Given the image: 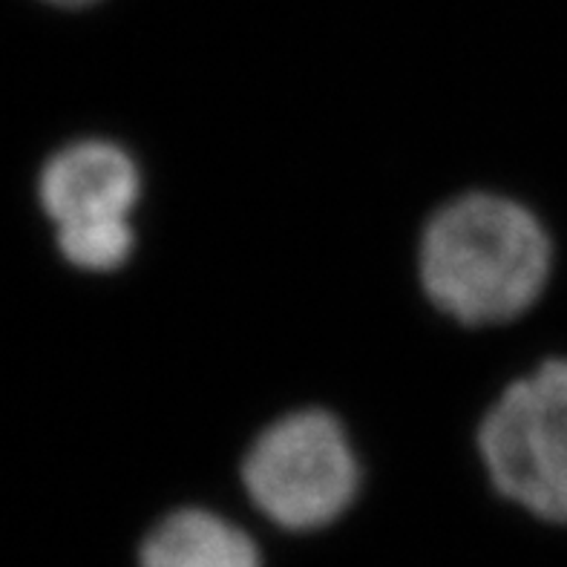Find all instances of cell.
I'll list each match as a JSON object with an SVG mask.
<instances>
[{"instance_id":"6da1fadb","label":"cell","mask_w":567,"mask_h":567,"mask_svg":"<svg viewBox=\"0 0 567 567\" xmlns=\"http://www.w3.org/2000/svg\"><path fill=\"white\" fill-rule=\"evenodd\" d=\"M550 243L539 219L502 196L473 194L432 216L421 280L444 315L467 326L504 323L539 300Z\"/></svg>"},{"instance_id":"7a4b0ae2","label":"cell","mask_w":567,"mask_h":567,"mask_svg":"<svg viewBox=\"0 0 567 567\" xmlns=\"http://www.w3.org/2000/svg\"><path fill=\"white\" fill-rule=\"evenodd\" d=\"M484 467L504 498L567 525V360L504 389L478 430Z\"/></svg>"},{"instance_id":"3957f363","label":"cell","mask_w":567,"mask_h":567,"mask_svg":"<svg viewBox=\"0 0 567 567\" xmlns=\"http://www.w3.org/2000/svg\"><path fill=\"white\" fill-rule=\"evenodd\" d=\"M245 489L274 525L317 530L354 502L358 461L343 426L320 410L286 415L251 446Z\"/></svg>"},{"instance_id":"277c9868","label":"cell","mask_w":567,"mask_h":567,"mask_svg":"<svg viewBox=\"0 0 567 567\" xmlns=\"http://www.w3.org/2000/svg\"><path fill=\"white\" fill-rule=\"evenodd\" d=\"M138 171L133 158L110 142H79L43 167V210L55 228L95 223H127L138 202Z\"/></svg>"},{"instance_id":"5b68a950","label":"cell","mask_w":567,"mask_h":567,"mask_svg":"<svg viewBox=\"0 0 567 567\" xmlns=\"http://www.w3.org/2000/svg\"><path fill=\"white\" fill-rule=\"evenodd\" d=\"M138 567H262V559L248 533L216 513L187 507L147 533Z\"/></svg>"},{"instance_id":"8992f818","label":"cell","mask_w":567,"mask_h":567,"mask_svg":"<svg viewBox=\"0 0 567 567\" xmlns=\"http://www.w3.org/2000/svg\"><path fill=\"white\" fill-rule=\"evenodd\" d=\"M58 248L75 268L113 271L133 251V228L127 223H95L58 228Z\"/></svg>"},{"instance_id":"52a82bcc","label":"cell","mask_w":567,"mask_h":567,"mask_svg":"<svg viewBox=\"0 0 567 567\" xmlns=\"http://www.w3.org/2000/svg\"><path fill=\"white\" fill-rule=\"evenodd\" d=\"M55 7H86V3H93V0H50Z\"/></svg>"}]
</instances>
